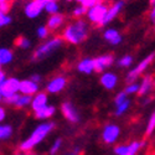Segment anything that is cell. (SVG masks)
<instances>
[{
  "instance_id": "cell-28",
  "label": "cell",
  "mask_w": 155,
  "mask_h": 155,
  "mask_svg": "<svg viewBox=\"0 0 155 155\" xmlns=\"http://www.w3.org/2000/svg\"><path fill=\"white\" fill-rule=\"evenodd\" d=\"M133 56L130 55H124L122 56L118 61H117V64H118V67H122V68H128V67H130L132 64H133Z\"/></svg>"
},
{
  "instance_id": "cell-22",
  "label": "cell",
  "mask_w": 155,
  "mask_h": 155,
  "mask_svg": "<svg viewBox=\"0 0 155 155\" xmlns=\"http://www.w3.org/2000/svg\"><path fill=\"white\" fill-rule=\"evenodd\" d=\"M14 60V52L8 47H0V68L10 64Z\"/></svg>"
},
{
  "instance_id": "cell-6",
  "label": "cell",
  "mask_w": 155,
  "mask_h": 155,
  "mask_svg": "<svg viewBox=\"0 0 155 155\" xmlns=\"http://www.w3.org/2000/svg\"><path fill=\"white\" fill-rule=\"evenodd\" d=\"M120 127L115 123H108L103 127L102 129V140L104 141V144L112 145L117 143L119 137H120Z\"/></svg>"
},
{
  "instance_id": "cell-33",
  "label": "cell",
  "mask_w": 155,
  "mask_h": 155,
  "mask_svg": "<svg viewBox=\"0 0 155 155\" xmlns=\"http://www.w3.org/2000/svg\"><path fill=\"white\" fill-rule=\"evenodd\" d=\"M155 130V113L153 112L150 114V118L148 120V124H147V129H145V134L147 135H151Z\"/></svg>"
},
{
  "instance_id": "cell-40",
  "label": "cell",
  "mask_w": 155,
  "mask_h": 155,
  "mask_svg": "<svg viewBox=\"0 0 155 155\" xmlns=\"http://www.w3.org/2000/svg\"><path fill=\"white\" fill-rule=\"evenodd\" d=\"M80 153H81V148L77 145V147H74L70 153H67L66 155H80Z\"/></svg>"
},
{
  "instance_id": "cell-19",
  "label": "cell",
  "mask_w": 155,
  "mask_h": 155,
  "mask_svg": "<svg viewBox=\"0 0 155 155\" xmlns=\"http://www.w3.org/2000/svg\"><path fill=\"white\" fill-rule=\"evenodd\" d=\"M77 71L82 74L89 76L94 72V63H93V58L91 57H84L82 58L78 63H77Z\"/></svg>"
},
{
  "instance_id": "cell-25",
  "label": "cell",
  "mask_w": 155,
  "mask_h": 155,
  "mask_svg": "<svg viewBox=\"0 0 155 155\" xmlns=\"http://www.w3.org/2000/svg\"><path fill=\"white\" fill-rule=\"evenodd\" d=\"M14 128L10 124H2L0 123V141H6L12 137Z\"/></svg>"
},
{
  "instance_id": "cell-35",
  "label": "cell",
  "mask_w": 155,
  "mask_h": 155,
  "mask_svg": "<svg viewBox=\"0 0 155 155\" xmlns=\"http://www.w3.org/2000/svg\"><path fill=\"white\" fill-rule=\"evenodd\" d=\"M128 98H129V96H127V93H125L124 91L119 92L117 96H115V98H114V106L120 104V103H123V102H124V101H127Z\"/></svg>"
},
{
  "instance_id": "cell-32",
  "label": "cell",
  "mask_w": 155,
  "mask_h": 155,
  "mask_svg": "<svg viewBox=\"0 0 155 155\" xmlns=\"http://www.w3.org/2000/svg\"><path fill=\"white\" fill-rule=\"evenodd\" d=\"M139 91V83L138 82H132L128 83L124 88V92L127 93V96H132V94H138Z\"/></svg>"
},
{
  "instance_id": "cell-18",
  "label": "cell",
  "mask_w": 155,
  "mask_h": 155,
  "mask_svg": "<svg viewBox=\"0 0 155 155\" xmlns=\"http://www.w3.org/2000/svg\"><path fill=\"white\" fill-rule=\"evenodd\" d=\"M154 86V81H153V76L151 74H147L141 78L140 83H139V91L138 94L140 97H144V96H149V93L151 92Z\"/></svg>"
},
{
  "instance_id": "cell-4",
  "label": "cell",
  "mask_w": 155,
  "mask_h": 155,
  "mask_svg": "<svg viewBox=\"0 0 155 155\" xmlns=\"http://www.w3.org/2000/svg\"><path fill=\"white\" fill-rule=\"evenodd\" d=\"M107 9H108V6L102 3H96L94 5L89 6L86 11L87 21H89L93 25H99V26H102V22L104 20V16L107 14Z\"/></svg>"
},
{
  "instance_id": "cell-20",
  "label": "cell",
  "mask_w": 155,
  "mask_h": 155,
  "mask_svg": "<svg viewBox=\"0 0 155 155\" xmlns=\"http://www.w3.org/2000/svg\"><path fill=\"white\" fill-rule=\"evenodd\" d=\"M34 113H35V118L36 119L46 122V120H50L56 114V107L52 106V104H47L46 107L38 109L37 112H34Z\"/></svg>"
},
{
  "instance_id": "cell-27",
  "label": "cell",
  "mask_w": 155,
  "mask_h": 155,
  "mask_svg": "<svg viewBox=\"0 0 155 155\" xmlns=\"http://www.w3.org/2000/svg\"><path fill=\"white\" fill-rule=\"evenodd\" d=\"M15 45H16V47H19L20 50H24V51L30 50V47L32 46L31 40H30V38H28V37H25V36L18 37L16 41H15Z\"/></svg>"
},
{
  "instance_id": "cell-15",
  "label": "cell",
  "mask_w": 155,
  "mask_h": 155,
  "mask_svg": "<svg viewBox=\"0 0 155 155\" xmlns=\"http://www.w3.org/2000/svg\"><path fill=\"white\" fill-rule=\"evenodd\" d=\"M103 38L104 41L112 46H117L119 44H122L123 41V35L122 32L115 29V28H107L104 31H103Z\"/></svg>"
},
{
  "instance_id": "cell-21",
  "label": "cell",
  "mask_w": 155,
  "mask_h": 155,
  "mask_svg": "<svg viewBox=\"0 0 155 155\" xmlns=\"http://www.w3.org/2000/svg\"><path fill=\"white\" fill-rule=\"evenodd\" d=\"M63 24H64V16L61 12H58V14L50 15V18L47 19L46 28L48 29V31H57L60 28H62Z\"/></svg>"
},
{
  "instance_id": "cell-8",
  "label": "cell",
  "mask_w": 155,
  "mask_h": 155,
  "mask_svg": "<svg viewBox=\"0 0 155 155\" xmlns=\"http://www.w3.org/2000/svg\"><path fill=\"white\" fill-rule=\"evenodd\" d=\"M44 12V4L41 0H30L24 6V14L28 19H37Z\"/></svg>"
},
{
  "instance_id": "cell-38",
  "label": "cell",
  "mask_w": 155,
  "mask_h": 155,
  "mask_svg": "<svg viewBox=\"0 0 155 155\" xmlns=\"http://www.w3.org/2000/svg\"><path fill=\"white\" fill-rule=\"evenodd\" d=\"M6 118V110L3 106H0V123H3Z\"/></svg>"
},
{
  "instance_id": "cell-17",
  "label": "cell",
  "mask_w": 155,
  "mask_h": 155,
  "mask_svg": "<svg viewBox=\"0 0 155 155\" xmlns=\"http://www.w3.org/2000/svg\"><path fill=\"white\" fill-rule=\"evenodd\" d=\"M40 91V84L32 82L31 80H21L20 81V87H19V93L26 94V96H34Z\"/></svg>"
},
{
  "instance_id": "cell-29",
  "label": "cell",
  "mask_w": 155,
  "mask_h": 155,
  "mask_svg": "<svg viewBox=\"0 0 155 155\" xmlns=\"http://www.w3.org/2000/svg\"><path fill=\"white\" fill-rule=\"evenodd\" d=\"M86 11H87V8L78 4V5H76L73 9H72V16L74 19H82L83 16H86Z\"/></svg>"
},
{
  "instance_id": "cell-43",
  "label": "cell",
  "mask_w": 155,
  "mask_h": 155,
  "mask_svg": "<svg viewBox=\"0 0 155 155\" xmlns=\"http://www.w3.org/2000/svg\"><path fill=\"white\" fill-rule=\"evenodd\" d=\"M16 155H32V154H29V153H19V154H16Z\"/></svg>"
},
{
  "instance_id": "cell-9",
  "label": "cell",
  "mask_w": 155,
  "mask_h": 155,
  "mask_svg": "<svg viewBox=\"0 0 155 155\" xmlns=\"http://www.w3.org/2000/svg\"><path fill=\"white\" fill-rule=\"evenodd\" d=\"M61 112L63 114V117L70 123H72V124L80 123V120H81L80 110L76 108V106L72 102H63L62 106H61Z\"/></svg>"
},
{
  "instance_id": "cell-45",
  "label": "cell",
  "mask_w": 155,
  "mask_h": 155,
  "mask_svg": "<svg viewBox=\"0 0 155 155\" xmlns=\"http://www.w3.org/2000/svg\"><path fill=\"white\" fill-rule=\"evenodd\" d=\"M11 0H0V3H10Z\"/></svg>"
},
{
  "instance_id": "cell-14",
  "label": "cell",
  "mask_w": 155,
  "mask_h": 155,
  "mask_svg": "<svg viewBox=\"0 0 155 155\" xmlns=\"http://www.w3.org/2000/svg\"><path fill=\"white\" fill-rule=\"evenodd\" d=\"M93 63H94V72L103 73L114 63V56L110 54L101 55V56L93 58Z\"/></svg>"
},
{
  "instance_id": "cell-30",
  "label": "cell",
  "mask_w": 155,
  "mask_h": 155,
  "mask_svg": "<svg viewBox=\"0 0 155 155\" xmlns=\"http://www.w3.org/2000/svg\"><path fill=\"white\" fill-rule=\"evenodd\" d=\"M62 143H63L62 138H56V139L54 140V143L51 144V147H50L48 154H50V155H56V154L60 151V149L62 148Z\"/></svg>"
},
{
  "instance_id": "cell-13",
  "label": "cell",
  "mask_w": 155,
  "mask_h": 155,
  "mask_svg": "<svg viewBox=\"0 0 155 155\" xmlns=\"http://www.w3.org/2000/svg\"><path fill=\"white\" fill-rule=\"evenodd\" d=\"M118 82H119V76L113 71H106L99 77L101 86L103 88H106L107 91H113V89L118 86Z\"/></svg>"
},
{
  "instance_id": "cell-2",
  "label": "cell",
  "mask_w": 155,
  "mask_h": 155,
  "mask_svg": "<svg viewBox=\"0 0 155 155\" xmlns=\"http://www.w3.org/2000/svg\"><path fill=\"white\" fill-rule=\"evenodd\" d=\"M55 127H56V123L52 120H46L44 123H40L32 130L31 135H29L26 139L21 141L20 145H19V149L22 153L31 151L35 147H37L40 143H42V141L47 138V135L55 129Z\"/></svg>"
},
{
  "instance_id": "cell-7",
  "label": "cell",
  "mask_w": 155,
  "mask_h": 155,
  "mask_svg": "<svg viewBox=\"0 0 155 155\" xmlns=\"http://www.w3.org/2000/svg\"><path fill=\"white\" fill-rule=\"evenodd\" d=\"M19 87H20V80L16 77H6L5 81L0 86V94L3 98H9L19 93Z\"/></svg>"
},
{
  "instance_id": "cell-12",
  "label": "cell",
  "mask_w": 155,
  "mask_h": 155,
  "mask_svg": "<svg viewBox=\"0 0 155 155\" xmlns=\"http://www.w3.org/2000/svg\"><path fill=\"white\" fill-rule=\"evenodd\" d=\"M31 96H26V94H21V93H16L14 96H11L9 98L4 99V103L15 107L18 109H22V108H28L31 104Z\"/></svg>"
},
{
  "instance_id": "cell-44",
  "label": "cell",
  "mask_w": 155,
  "mask_h": 155,
  "mask_svg": "<svg viewBox=\"0 0 155 155\" xmlns=\"http://www.w3.org/2000/svg\"><path fill=\"white\" fill-rule=\"evenodd\" d=\"M150 5L151 6H155V0H150Z\"/></svg>"
},
{
  "instance_id": "cell-46",
  "label": "cell",
  "mask_w": 155,
  "mask_h": 155,
  "mask_svg": "<svg viewBox=\"0 0 155 155\" xmlns=\"http://www.w3.org/2000/svg\"><path fill=\"white\" fill-rule=\"evenodd\" d=\"M3 102H4V98H3L2 94H0V103H3Z\"/></svg>"
},
{
  "instance_id": "cell-5",
  "label": "cell",
  "mask_w": 155,
  "mask_h": 155,
  "mask_svg": "<svg viewBox=\"0 0 155 155\" xmlns=\"http://www.w3.org/2000/svg\"><path fill=\"white\" fill-rule=\"evenodd\" d=\"M154 56H155L154 52H151V54H150L149 56H147L144 60H141L134 68H132L130 71H129V72L127 73V76H125V82H127V83L137 82V80L148 70V67L151 64V62H153V60H154Z\"/></svg>"
},
{
  "instance_id": "cell-23",
  "label": "cell",
  "mask_w": 155,
  "mask_h": 155,
  "mask_svg": "<svg viewBox=\"0 0 155 155\" xmlns=\"http://www.w3.org/2000/svg\"><path fill=\"white\" fill-rule=\"evenodd\" d=\"M44 4V11L50 15L58 14L60 12V4L57 0H41Z\"/></svg>"
},
{
  "instance_id": "cell-10",
  "label": "cell",
  "mask_w": 155,
  "mask_h": 155,
  "mask_svg": "<svg viewBox=\"0 0 155 155\" xmlns=\"http://www.w3.org/2000/svg\"><path fill=\"white\" fill-rule=\"evenodd\" d=\"M67 86V78L64 76H56L54 78H51L47 83H46V93L48 94H58L60 92H62Z\"/></svg>"
},
{
  "instance_id": "cell-11",
  "label": "cell",
  "mask_w": 155,
  "mask_h": 155,
  "mask_svg": "<svg viewBox=\"0 0 155 155\" xmlns=\"http://www.w3.org/2000/svg\"><path fill=\"white\" fill-rule=\"evenodd\" d=\"M124 5H125L124 0H117V2H114L107 9V14L104 16V20H103V22H102V26H107V25H109L113 20L117 19L118 15L122 12V10L124 9Z\"/></svg>"
},
{
  "instance_id": "cell-34",
  "label": "cell",
  "mask_w": 155,
  "mask_h": 155,
  "mask_svg": "<svg viewBox=\"0 0 155 155\" xmlns=\"http://www.w3.org/2000/svg\"><path fill=\"white\" fill-rule=\"evenodd\" d=\"M36 35L40 40H46V38L48 37V35H50V31L45 25H41V26H38L36 29Z\"/></svg>"
},
{
  "instance_id": "cell-37",
  "label": "cell",
  "mask_w": 155,
  "mask_h": 155,
  "mask_svg": "<svg viewBox=\"0 0 155 155\" xmlns=\"http://www.w3.org/2000/svg\"><path fill=\"white\" fill-rule=\"evenodd\" d=\"M9 10H10V3H0V11L8 14Z\"/></svg>"
},
{
  "instance_id": "cell-47",
  "label": "cell",
  "mask_w": 155,
  "mask_h": 155,
  "mask_svg": "<svg viewBox=\"0 0 155 155\" xmlns=\"http://www.w3.org/2000/svg\"><path fill=\"white\" fill-rule=\"evenodd\" d=\"M67 2H73V0H67Z\"/></svg>"
},
{
  "instance_id": "cell-1",
  "label": "cell",
  "mask_w": 155,
  "mask_h": 155,
  "mask_svg": "<svg viewBox=\"0 0 155 155\" xmlns=\"http://www.w3.org/2000/svg\"><path fill=\"white\" fill-rule=\"evenodd\" d=\"M88 35H89L88 21L84 19H76L63 29L61 38L71 45H80L87 40Z\"/></svg>"
},
{
  "instance_id": "cell-39",
  "label": "cell",
  "mask_w": 155,
  "mask_h": 155,
  "mask_svg": "<svg viewBox=\"0 0 155 155\" xmlns=\"http://www.w3.org/2000/svg\"><path fill=\"white\" fill-rule=\"evenodd\" d=\"M149 19H150V22L154 25V22H155V8H154V6H151V9H150Z\"/></svg>"
},
{
  "instance_id": "cell-36",
  "label": "cell",
  "mask_w": 155,
  "mask_h": 155,
  "mask_svg": "<svg viewBox=\"0 0 155 155\" xmlns=\"http://www.w3.org/2000/svg\"><path fill=\"white\" fill-rule=\"evenodd\" d=\"M29 80H31L32 82H35V83H37V84H40V83L42 82V76H41L40 73H32V74L30 76Z\"/></svg>"
},
{
  "instance_id": "cell-3",
  "label": "cell",
  "mask_w": 155,
  "mask_h": 155,
  "mask_svg": "<svg viewBox=\"0 0 155 155\" xmlns=\"http://www.w3.org/2000/svg\"><path fill=\"white\" fill-rule=\"evenodd\" d=\"M63 42L64 41L58 36L48 38V40H46L45 42H42L41 45H38L35 48V51L32 52V56H31V61L40 62V61L48 58L50 56H52L57 50H60L63 46Z\"/></svg>"
},
{
  "instance_id": "cell-24",
  "label": "cell",
  "mask_w": 155,
  "mask_h": 155,
  "mask_svg": "<svg viewBox=\"0 0 155 155\" xmlns=\"http://www.w3.org/2000/svg\"><path fill=\"white\" fill-rule=\"evenodd\" d=\"M145 145V141H132L130 144H125V150L122 155H137L139 150Z\"/></svg>"
},
{
  "instance_id": "cell-31",
  "label": "cell",
  "mask_w": 155,
  "mask_h": 155,
  "mask_svg": "<svg viewBox=\"0 0 155 155\" xmlns=\"http://www.w3.org/2000/svg\"><path fill=\"white\" fill-rule=\"evenodd\" d=\"M11 22H12V18L9 14H6V12L0 11V29H4L6 26H9Z\"/></svg>"
},
{
  "instance_id": "cell-41",
  "label": "cell",
  "mask_w": 155,
  "mask_h": 155,
  "mask_svg": "<svg viewBox=\"0 0 155 155\" xmlns=\"http://www.w3.org/2000/svg\"><path fill=\"white\" fill-rule=\"evenodd\" d=\"M140 102H141V106H148L149 103L151 102V98H150L149 96H144L143 98H141V101H140Z\"/></svg>"
},
{
  "instance_id": "cell-16",
  "label": "cell",
  "mask_w": 155,
  "mask_h": 155,
  "mask_svg": "<svg viewBox=\"0 0 155 155\" xmlns=\"http://www.w3.org/2000/svg\"><path fill=\"white\" fill-rule=\"evenodd\" d=\"M48 104V94L46 92H41V91H38L36 94L32 96L31 98V109L32 112H37L38 109H41L44 107H46Z\"/></svg>"
},
{
  "instance_id": "cell-26",
  "label": "cell",
  "mask_w": 155,
  "mask_h": 155,
  "mask_svg": "<svg viewBox=\"0 0 155 155\" xmlns=\"http://www.w3.org/2000/svg\"><path fill=\"white\" fill-rule=\"evenodd\" d=\"M130 106H132V101L128 98L127 101H124L123 103H120V104L115 106L114 115H115V117H120V115L125 114V113H127V110H128L129 108H130Z\"/></svg>"
},
{
  "instance_id": "cell-42",
  "label": "cell",
  "mask_w": 155,
  "mask_h": 155,
  "mask_svg": "<svg viewBox=\"0 0 155 155\" xmlns=\"http://www.w3.org/2000/svg\"><path fill=\"white\" fill-rule=\"evenodd\" d=\"M6 73H5V71L3 70V68H0V86H2V83L5 81V78H6Z\"/></svg>"
}]
</instances>
